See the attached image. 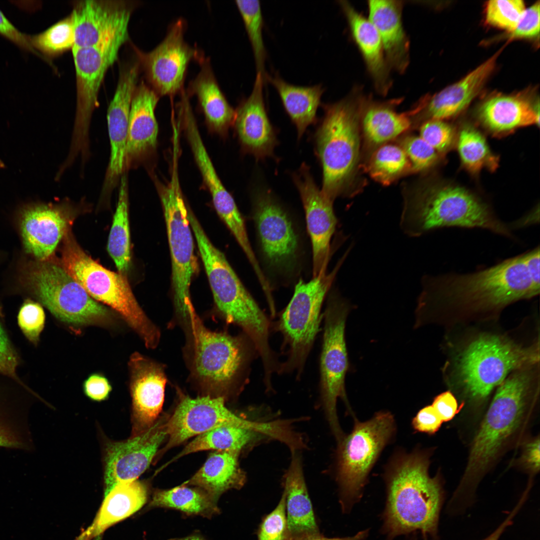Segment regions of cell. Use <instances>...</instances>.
Instances as JSON below:
<instances>
[{
    "instance_id": "cell-50",
    "label": "cell",
    "mask_w": 540,
    "mask_h": 540,
    "mask_svg": "<svg viewBox=\"0 0 540 540\" xmlns=\"http://www.w3.org/2000/svg\"><path fill=\"white\" fill-rule=\"evenodd\" d=\"M420 136L440 155L451 148L455 134L452 126L444 120H430L420 126Z\"/></svg>"
},
{
    "instance_id": "cell-38",
    "label": "cell",
    "mask_w": 540,
    "mask_h": 540,
    "mask_svg": "<svg viewBox=\"0 0 540 540\" xmlns=\"http://www.w3.org/2000/svg\"><path fill=\"white\" fill-rule=\"evenodd\" d=\"M266 81L276 90L286 112L296 126L300 139L306 128L316 122V112L321 104L324 88L320 84L310 86H295L277 74H266Z\"/></svg>"
},
{
    "instance_id": "cell-26",
    "label": "cell",
    "mask_w": 540,
    "mask_h": 540,
    "mask_svg": "<svg viewBox=\"0 0 540 540\" xmlns=\"http://www.w3.org/2000/svg\"><path fill=\"white\" fill-rule=\"evenodd\" d=\"M160 96L142 81L132 100L124 158V172L144 164L157 144L158 127L155 109Z\"/></svg>"
},
{
    "instance_id": "cell-49",
    "label": "cell",
    "mask_w": 540,
    "mask_h": 540,
    "mask_svg": "<svg viewBox=\"0 0 540 540\" xmlns=\"http://www.w3.org/2000/svg\"><path fill=\"white\" fill-rule=\"evenodd\" d=\"M20 364L19 352L8 334L2 308L0 304V374L23 382L18 374Z\"/></svg>"
},
{
    "instance_id": "cell-20",
    "label": "cell",
    "mask_w": 540,
    "mask_h": 540,
    "mask_svg": "<svg viewBox=\"0 0 540 540\" xmlns=\"http://www.w3.org/2000/svg\"><path fill=\"white\" fill-rule=\"evenodd\" d=\"M140 70L138 61L125 64L120 69L116 92L108 107L110 156L100 194V198L104 200L110 198L124 173L130 108Z\"/></svg>"
},
{
    "instance_id": "cell-45",
    "label": "cell",
    "mask_w": 540,
    "mask_h": 540,
    "mask_svg": "<svg viewBox=\"0 0 540 540\" xmlns=\"http://www.w3.org/2000/svg\"><path fill=\"white\" fill-rule=\"evenodd\" d=\"M254 56L256 73H260L266 81L265 62L266 52L262 29L264 20L260 4L258 0H236Z\"/></svg>"
},
{
    "instance_id": "cell-3",
    "label": "cell",
    "mask_w": 540,
    "mask_h": 540,
    "mask_svg": "<svg viewBox=\"0 0 540 540\" xmlns=\"http://www.w3.org/2000/svg\"><path fill=\"white\" fill-rule=\"evenodd\" d=\"M400 226L412 237L457 228L486 230L516 239L512 224L500 220L488 204L466 188L452 184L424 186L407 193Z\"/></svg>"
},
{
    "instance_id": "cell-59",
    "label": "cell",
    "mask_w": 540,
    "mask_h": 540,
    "mask_svg": "<svg viewBox=\"0 0 540 540\" xmlns=\"http://www.w3.org/2000/svg\"><path fill=\"white\" fill-rule=\"evenodd\" d=\"M366 532L363 531L358 533L353 536L342 538H328L324 536L320 533L305 536L298 540H362L366 536Z\"/></svg>"
},
{
    "instance_id": "cell-29",
    "label": "cell",
    "mask_w": 540,
    "mask_h": 540,
    "mask_svg": "<svg viewBox=\"0 0 540 540\" xmlns=\"http://www.w3.org/2000/svg\"><path fill=\"white\" fill-rule=\"evenodd\" d=\"M132 9L133 4L124 0L76 2L72 12L75 34L74 48L96 44L128 24Z\"/></svg>"
},
{
    "instance_id": "cell-13",
    "label": "cell",
    "mask_w": 540,
    "mask_h": 540,
    "mask_svg": "<svg viewBox=\"0 0 540 540\" xmlns=\"http://www.w3.org/2000/svg\"><path fill=\"white\" fill-rule=\"evenodd\" d=\"M352 306L336 290L328 295L324 318L322 346L320 360L322 404L332 433L337 442L345 434L338 422L336 404L340 398L352 412L345 389L348 359L345 339L346 318Z\"/></svg>"
},
{
    "instance_id": "cell-22",
    "label": "cell",
    "mask_w": 540,
    "mask_h": 540,
    "mask_svg": "<svg viewBox=\"0 0 540 540\" xmlns=\"http://www.w3.org/2000/svg\"><path fill=\"white\" fill-rule=\"evenodd\" d=\"M292 180L300 194L310 238L312 277L323 275L327 272L330 240L337 222L333 202L322 194L304 163L293 174Z\"/></svg>"
},
{
    "instance_id": "cell-57",
    "label": "cell",
    "mask_w": 540,
    "mask_h": 540,
    "mask_svg": "<svg viewBox=\"0 0 540 540\" xmlns=\"http://www.w3.org/2000/svg\"><path fill=\"white\" fill-rule=\"evenodd\" d=\"M540 452L539 438L528 444L524 454V460L528 468L534 472L539 470Z\"/></svg>"
},
{
    "instance_id": "cell-10",
    "label": "cell",
    "mask_w": 540,
    "mask_h": 540,
    "mask_svg": "<svg viewBox=\"0 0 540 540\" xmlns=\"http://www.w3.org/2000/svg\"><path fill=\"white\" fill-rule=\"evenodd\" d=\"M346 254L330 272L312 277L308 282L300 280L296 285L276 324L283 337L282 349L288 355L286 361L280 364L279 373L296 371L300 376L320 331L322 303Z\"/></svg>"
},
{
    "instance_id": "cell-52",
    "label": "cell",
    "mask_w": 540,
    "mask_h": 540,
    "mask_svg": "<svg viewBox=\"0 0 540 540\" xmlns=\"http://www.w3.org/2000/svg\"><path fill=\"white\" fill-rule=\"evenodd\" d=\"M540 2L526 8L514 30L510 32L511 39L532 38L540 34Z\"/></svg>"
},
{
    "instance_id": "cell-36",
    "label": "cell",
    "mask_w": 540,
    "mask_h": 540,
    "mask_svg": "<svg viewBox=\"0 0 540 540\" xmlns=\"http://www.w3.org/2000/svg\"><path fill=\"white\" fill-rule=\"evenodd\" d=\"M199 64L200 70L186 92L190 96L197 97L210 126L216 132H224L234 123L236 111L222 93L208 58Z\"/></svg>"
},
{
    "instance_id": "cell-46",
    "label": "cell",
    "mask_w": 540,
    "mask_h": 540,
    "mask_svg": "<svg viewBox=\"0 0 540 540\" xmlns=\"http://www.w3.org/2000/svg\"><path fill=\"white\" fill-rule=\"evenodd\" d=\"M525 10L522 0H490L486 6V21L490 25L510 32L516 26Z\"/></svg>"
},
{
    "instance_id": "cell-21",
    "label": "cell",
    "mask_w": 540,
    "mask_h": 540,
    "mask_svg": "<svg viewBox=\"0 0 540 540\" xmlns=\"http://www.w3.org/2000/svg\"><path fill=\"white\" fill-rule=\"evenodd\" d=\"M167 416L126 440L107 444L104 458V496L116 486L137 480L150 466L167 437Z\"/></svg>"
},
{
    "instance_id": "cell-1",
    "label": "cell",
    "mask_w": 540,
    "mask_h": 540,
    "mask_svg": "<svg viewBox=\"0 0 540 540\" xmlns=\"http://www.w3.org/2000/svg\"><path fill=\"white\" fill-rule=\"evenodd\" d=\"M416 310L427 316L452 308L468 310L500 309L540 293V281L532 274L525 252L468 272L425 275Z\"/></svg>"
},
{
    "instance_id": "cell-15",
    "label": "cell",
    "mask_w": 540,
    "mask_h": 540,
    "mask_svg": "<svg viewBox=\"0 0 540 540\" xmlns=\"http://www.w3.org/2000/svg\"><path fill=\"white\" fill-rule=\"evenodd\" d=\"M168 184L159 186L172 260L173 301L176 314L184 322L194 308L190 286L196 268L192 231L176 168Z\"/></svg>"
},
{
    "instance_id": "cell-54",
    "label": "cell",
    "mask_w": 540,
    "mask_h": 540,
    "mask_svg": "<svg viewBox=\"0 0 540 540\" xmlns=\"http://www.w3.org/2000/svg\"><path fill=\"white\" fill-rule=\"evenodd\" d=\"M0 35L18 46L24 50L28 51L40 58L41 55L32 46L30 36L20 32L6 18L0 10Z\"/></svg>"
},
{
    "instance_id": "cell-32",
    "label": "cell",
    "mask_w": 540,
    "mask_h": 540,
    "mask_svg": "<svg viewBox=\"0 0 540 540\" xmlns=\"http://www.w3.org/2000/svg\"><path fill=\"white\" fill-rule=\"evenodd\" d=\"M297 452H292L283 482L286 496V540H298L320 533L306 485L302 460Z\"/></svg>"
},
{
    "instance_id": "cell-14",
    "label": "cell",
    "mask_w": 540,
    "mask_h": 540,
    "mask_svg": "<svg viewBox=\"0 0 540 540\" xmlns=\"http://www.w3.org/2000/svg\"><path fill=\"white\" fill-rule=\"evenodd\" d=\"M530 380L528 372H518L500 384L473 440L468 474L484 470L519 426L525 412Z\"/></svg>"
},
{
    "instance_id": "cell-43",
    "label": "cell",
    "mask_w": 540,
    "mask_h": 540,
    "mask_svg": "<svg viewBox=\"0 0 540 540\" xmlns=\"http://www.w3.org/2000/svg\"><path fill=\"white\" fill-rule=\"evenodd\" d=\"M457 148L464 166L472 173L484 168H496L498 160L491 152L484 136L470 126L462 127L457 139Z\"/></svg>"
},
{
    "instance_id": "cell-11",
    "label": "cell",
    "mask_w": 540,
    "mask_h": 540,
    "mask_svg": "<svg viewBox=\"0 0 540 540\" xmlns=\"http://www.w3.org/2000/svg\"><path fill=\"white\" fill-rule=\"evenodd\" d=\"M396 428L392 414L379 412L365 422L355 420L352 432L338 442L336 480L344 510L360 498L371 470Z\"/></svg>"
},
{
    "instance_id": "cell-31",
    "label": "cell",
    "mask_w": 540,
    "mask_h": 540,
    "mask_svg": "<svg viewBox=\"0 0 540 540\" xmlns=\"http://www.w3.org/2000/svg\"><path fill=\"white\" fill-rule=\"evenodd\" d=\"M338 2L376 92L382 96L386 95L392 84V70L376 28L368 18L358 12L348 2L340 0Z\"/></svg>"
},
{
    "instance_id": "cell-60",
    "label": "cell",
    "mask_w": 540,
    "mask_h": 540,
    "mask_svg": "<svg viewBox=\"0 0 540 540\" xmlns=\"http://www.w3.org/2000/svg\"><path fill=\"white\" fill-rule=\"evenodd\" d=\"M168 540H206L202 535L198 532H194L192 534L184 538H174Z\"/></svg>"
},
{
    "instance_id": "cell-24",
    "label": "cell",
    "mask_w": 540,
    "mask_h": 540,
    "mask_svg": "<svg viewBox=\"0 0 540 540\" xmlns=\"http://www.w3.org/2000/svg\"><path fill=\"white\" fill-rule=\"evenodd\" d=\"M132 406V435L152 426L158 419L164 398L166 377L164 365L138 352L128 362Z\"/></svg>"
},
{
    "instance_id": "cell-16",
    "label": "cell",
    "mask_w": 540,
    "mask_h": 540,
    "mask_svg": "<svg viewBox=\"0 0 540 540\" xmlns=\"http://www.w3.org/2000/svg\"><path fill=\"white\" fill-rule=\"evenodd\" d=\"M253 218L267 265L280 274L296 269L300 240L291 217L269 190L259 188L253 199Z\"/></svg>"
},
{
    "instance_id": "cell-23",
    "label": "cell",
    "mask_w": 540,
    "mask_h": 540,
    "mask_svg": "<svg viewBox=\"0 0 540 540\" xmlns=\"http://www.w3.org/2000/svg\"><path fill=\"white\" fill-rule=\"evenodd\" d=\"M186 134L203 180L212 198L214 207L244 252L251 246L244 220L234 200L219 178L200 136L192 107L185 106L180 113Z\"/></svg>"
},
{
    "instance_id": "cell-28",
    "label": "cell",
    "mask_w": 540,
    "mask_h": 540,
    "mask_svg": "<svg viewBox=\"0 0 540 540\" xmlns=\"http://www.w3.org/2000/svg\"><path fill=\"white\" fill-rule=\"evenodd\" d=\"M265 80L256 73L252 91L236 111L234 123L243 148L257 160L273 156L278 140L265 108Z\"/></svg>"
},
{
    "instance_id": "cell-30",
    "label": "cell",
    "mask_w": 540,
    "mask_h": 540,
    "mask_svg": "<svg viewBox=\"0 0 540 540\" xmlns=\"http://www.w3.org/2000/svg\"><path fill=\"white\" fill-rule=\"evenodd\" d=\"M402 0H370L368 2L370 20L380 38L391 70L404 74L410 62V40L404 30Z\"/></svg>"
},
{
    "instance_id": "cell-9",
    "label": "cell",
    "mask_w": 540,
    "mask_h": 540,
    "mask_svg": "<svg viewBox=\"0 0 540 540\" xmlns=\"http://www.w3.org/2000/svg\"><path fill=\"white\" fill-rule=\"evenodd\" d=\"M128 36L126 25L96 44L72 49L76 104L70 146L66 158L69 164H74L80 156L81 163L85 164L90 158V125L93 112L99 104V90L107 70L116 60Z\"/></svg>"
},
{
    "instance_id": "cell-19",
    "label": "cell",
    "mask_w": 540,
    "mask_h": 540,
    "mask_svg": "<svg viewBox=\"0 0 540 540\" xmlns=\"http://www.w3.org/2000/svg\"><path fill=\"white\" fill-rule=\"evenodd\" d=\"M75 211L76 208L68 202H32L20 208L18 228L24 250L31 258L38 261L54 258L58 245L70 229Z\"/></svg>"
},
{
    "instance_id": "cell-5",
    "label": "cell",
    "mask_w": 540,
    "mask_h": 540,
    "mask_svg": "<svg viewBox=\"0 0 540 540\" xmlns=\"http://www.w3.org/2000/svg\"><path fill=\"white\" fill-rule=\"evenodd\" d=\"M188 216L218 310L227 322L242 329L260 356H269L268 319L192 211Z\"/></svg>"
},
{
    "instance_id": "cell-41",
    "label": "cell",
    "mask_w": 540,
    "mask_h": 540,
    "mask_svg": "<svg viewBox=\"0 0 540 540\" xmlns=\"http://www.w3.org/2000/svg\"><path fill=\"white\" fill-rule=\"evenodd\" d=\"M128 173L122 176L118 200L108 242V251L119 272L125 274L130 261L128 220Z\"/></svg>"
},
{
    "instance_id": "cell-44",
    "label": "cell",
    "mask_w": 540,
    "mask_h": 540,
    "mask_svg": "<svg viewBox=\"0 0 540 540\" xmlns=\"http://www.w3.org/2000/svg\"><path fill=\"white\" fill-rule=\"evenodd\" d=\"M30 39L35 50L45 57L55 58L72 49L74 46L75 34L72 13L44 32L30 36Z\"/></svg>"
},
{
    "instance_id": "cell-25",
    "label": "cell",
    "mask_w": 540,
    "mask_h": 540,
    "mask_svg": "<svg viewBox=\"0 0 540 540\" xmlns=\"http://www.w3.org/2000/svg\"><path fill=\"white\" fill-rule=\"evenodd\" d=\"M40 397L24 382L0 374V448L32 452L29 423L34 400Z\"/></svg>"
},
{
    "instance_id": "cell-39",
    "label": "cell",
    "mask_w": 540,
    "mask_h": 540,
    "mask_svg": "<svg viewBox=\"0 0 540 540\" xmlns=\"http://www.w3.org/2000/svg\"><path fill=\"white\" fill-rule=\"evenodd\" d=\"M148 494L146 484L137 480L116 486L104 496L93 532L99 534L136 512L146 502Z\"/></svg>"
},
{
    "instance_id": "cell-58",
    "label": "cell",
    "mask_w": 540,
    "mask_h": 540,
    "mask_svg": "<svg viewBox=\"0 0 540 540\" xmlns=\"http://www.w3.org/2000/svg\"><path fill=\"white\" fill-rule=\"evenodd\" d=\"M518 512V508H515L496 530L484 540H498L506 528L511 524L512 518Z\"/></svg>"
},
{
    "instance_id": "cell-37",
    "label": "cell",
    "mask_w": 540,
    "mask_h": 540,
    "mask_svg": "<svg viewBox=\"0 0 540 540\" xmlns=\"http://www.w3.org/2000/svg\"><path fill=\"white\" fill-rule=\"evenodd\" d=\"M273 439L262 430L230 426L218 427L196 437L172 460L159 468L158 472L171 462L190 454L206 450L231 451L240 453L261 442Z\"/></svg>"
},
{
    "instance_id": "cell-53",
    "label": "cell",
    "mask_w": 540,
    "mask_h": 540,
    "mask_svg": "<svg viewBox=\"0 0 540 540\" xmlns=\"http://www.w3.org/2000/svg\"><path fill=\"white\" fill-rule=\"evenodd\" d=\"M442 420L431 406L420 410L412 420V426L416 431L432 434L440 428Z\"/></svg>"
},
{
    "instance_id": "cell-18",
    "label": "cell",
    "mask_w": 540,
    "mask_h": 540,
    "mask_svg": "<svg viewBox=\"0 0 540 540\" xmlns=\"http://www.w3.org/2000/svg\"><path fill=\"white\" fill-rule=\"evenodd\" d=\"M186 29L185 20L180 18L170 26L164 39L151 51L144 52L134 47L148 85L159 96L180 93L190 62L195 60L200 63L205 58L185 41Z\"/></svg>"
},
{
    "instance_id": "cell-35",
    "label": "cell",
    "mask_w": 540,
    "mask_h": 540,
    "mask_svg": "<svg viewBox=\"0 0 540 540\" xmlns=\"http://www.w3.org/2000/svg\"><path fill=\"white\" fill-rule=\"evenodd\" d=\"M240 455L231 451L210 453L202 466L184 484L198 487L216 500L228 490L240 489L246 477L239 464Z\"/></svg>"
},
{
    "instance_id": "cell-27",
    "label": "cell",
    "mask_w": 540,
    "mask_h": 540,
    "mask_svg": "<svg viewBox=\"0 0 540 540\" xmlns=\"http://www.w3.org/2000/svg\"><path fill=\"white\" fill-rule=\"evenodd\" d=\"M502 50L456 82L432 96H426L414 106V118L445 120L466 109L477 96L490 76Z\"/></svg>"
},
{
    "instance_id": "cell-55",
    "label": "cell",
    "mask_w": 540,
    "mask_h": 540,
    "mask_svg": "<svg viewBox=\"0 0 540 540\" xmlns=\"http://www.w3.org/2000/svg\"><path fill=\"white\" fill-rule=\"evenodd\" d=\"M85 394L90 400L100 402L106 400L112 391V386L108 380L99 374H93L84 382Z\"/></svg>"
},
{
    "instance_id": "cell-7",
    "label": "cell",
    "mask_w": 540,
    "mask_h": 540,
    "mask_svg": "<svg viewBox=\"0 0 540 540\" xmlns=\"http://www.w3.org/2000/svg\"><path fill=\"white\" fill-rule=\"evenodd\" d=\"M62 240L60 264L64 270L92 298L118 312L146 348H156L160 331L140 306L125 275L110 271L94 260L77 243L70 228Z\"/></svg>"
},
{
    "instance_id": "cell-4",
    "label": "cell",
    "mask_w": 540,
    "mask_h": 540,
    "mask_svg": "<svg viewBox=\"0 0 540 540\" xmlns=\"http://www.w3.org/2000/svg\"><path fill=\"white\" fill-rule=\"evenodd\" d=\"M364 94L360 86L342 99L322 104L324 115L314 136L322 170L321 192L332 202L349 192L360 156V124Z\"/></svg>"
},
{
    "instance_id": "cell-34",
    "label": "cell",
    "mask_w": 540,
    "mask_h": 540,
    "mask_svg": "<svg viewBox=\"0 0 540 540\" xmlns=\"http://www.w3.org/2000/svg\"><path fill=\"white\" fill-rule=\"evenodd\" d=\"M482 124L496 135L540 122L539 108L520 96L496 95L484 102L478 110Z\"/></svg>"
},
{
    "instance_id": "cell-42",
    "label": "cell",
    "mask_w": 540,
    "mask_h": 540,
    "mask_svg": "<svg viewBox=\"0 0 540 540\" xmlns=\"http://www.w3.org/2000/svg\"><path fill=\"white\" fill-rule=\"evenodd\" d=\"M366 168L374 180L384 185L412 172L410 162L401 146L388 143L374 149Z\"/></svg>"
},
{
    "instance_id": "cell-17",
    "label": "cell",
    "mask_w": 540,
    "mask_h": 540,
    "mask_svg": "<svg viewBox=\"0 0 540 540\" xmlns=\"http://www.w3.org/2000/svg\"><path fill=\"white\" fill-rule=\"evenodd\" d=\"M180 396L178 404L165 423L168 441L158 450L157 456L192 436L218 427L234 426L266 432L272 429L271 422L252 421L236 416L226 406L223 397L204 396L191 398L184 394Z\"/></svg>"
},
{
    "instance_id": "cell-6",
    "label": "cell",
    "mask_w": 540,
    "mask_h": 540,
    "mask_svg": "<svg viewBox=\"0 0 540 540\" xmlns=\"http://www.w3.org/2000/svg\"><path fill=\"white\" fill-rule=\"evenodd\" d=\"M186 324L192 379L206 396L225 398L238 389L244 378L250 354L246 341L240 336L210 330L194 308Z\"/></svg>"
},
{
    "instance_id": "cell-48",
    "label": "cell",
    "mask_w": 540,
    "mask_h": 540,
    "mask_svg": "<svg viewBox=\"0 0 540 540\" xmlns=\"http://www.w3.org/2000/svg\"><path fill=\"white\" fill-rule=\"evenodd\" d=\"M401 147L411 165L412 172H421L433 166L440 154L420 136H408L402 139Z\"/></svg>"
},
{
    "instance_id": "cell-2",
    "label": "cell",
    "mask_w": 540,
    "mask_h": 540,
    "mask_svg": "<svg viewBox=\"0 0 540 540\" xmlns=\"http://www.w3.org/2000/svg\"><path fill=\"white\" fill-rule=\"evenodd\" d=\"M429 464L428 455L416 450L397 452L388 464L384 529L389 538L416 530L436 535L442 492L438 478L429 475Z\"/></svg>"
},
{
    "instance_id": "cell-51",
    "label": "cell",
    "mask_w": 540,
    "mask_h": 540,
    "mask_svg": "<svg viewBox=\"0 0 540 540\" xmlns=\"http://www.w3.org/2000/svg\"><path fill=\"white\" fill-rule=\"evenodd\" d=\"M286 498L284 490L275 508L262 518L256 532L258 540H286Z\"/></svg>"
},
{
    "instance_id": "cell-56",
    "label": "cell",
    "mask_w": 540,
    "mask_h": 540,
    "mask_svg": "<svg viewBox=\"0 0 540 540\" xmlns=\"http://www.w3.org/2000/svg\"><path fill=\"white\" fill-rule=\"evenodd\" d=\"M442 422L451 420L458 412V405L454 396L449 391L436 396L432 405Z\"/></svg>"
},
{
    "instance_id": "cell-33",
    "label": "cell",
    "mask_w": 540,
    "mask_h": 540,
    "mask_svg": "<svg viewBox=\"0 0 540 540\" xmlns=\"http://www.w3.org/2000/svg\"><path fill=\"white\" fill-rule=\"evenodd\" d=\"M401 98L380 102L364 95L360 124L368 146L377 148L407 131L412 124V110L399 113L396 107Z\"/></svg>"
},
{
    "instance_id": "cell-12",
    "label": "cell",
    "mask_w": 540,
    "mask_h": 540,
    "mask_svg": "<svg viewBox=\"0 0 540 540\" xmlns=\"http://www.w3.org/2000/svg\"><path fill=\"white\" fill-rule=\"evenodd\" d=\"M538 360V348L522 347L496 336H483L472 342L460 356L457 376L470 398L482 400L510 372Z\"/></svg>"
},
{
    "instance_id": "cell-40",
    "label": "cell",
    "mask_w": 540,
    "mask_h": 540,
    "mask_svg": "<svg viewBox=\"0 0 540 540\" xmlns=\"http://www.w3.org/2000/svg\"><path fill=\"white\" fill-rule=\"evenodd\" d=\"M184 484L168 490L154 491L148 508L176 510L186 516H201L208 518L220 512L217 501L204 490Z\"/></svg>"
},
{
    "instance_id": "cell-47",
    "label": "cell",
    "mask_w": 540,
    "mask_h": 540,
    "mask_svg": "<svg viewBox=\"0 0 540 540\" xmlns=\"http://www.w3.org/2000/svg\"><path fill=\"white\" fill-rule=\"evenodd\" d=\"M45 322L42 306L32 298L24 300L18 313L17 322L24 336L35 347L39 344Z\"/></svg>"
},
{
    "instance_id": "cell-8",
    "label": "cell",
    "mask_w": 540,
    "mask_h": 540,
    "mask_svg": "<svg viewBox=\"0 0 540 540\" xmlns=\"http://www.w3.org/2000/svg\"><path fill=\"white\" fill-rule=\"evenodd\" d=\"M18 274L25 292L63 322L75 326L104 324L112 319L110 312L92 298L54 258H24Z\"/></svg>"
}]
</instances>
